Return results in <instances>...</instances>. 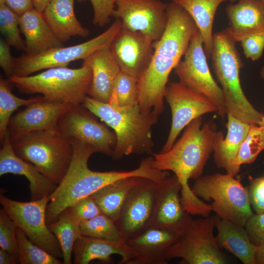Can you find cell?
I'll list each match as a JSON object with an SVG mask.
<instances>
[{
  "label": "cell",
  "instance_id": "cell-13",
  "mask_svg": "<svg viewBox=\"0 0 264 264\" xmlns=\"http://www.w3.org/2000/svg\"><path fill=\"white\" fill-rule=\"evenodd\" d=\"M82 104L72 105L60 118L56 130L63 136L92 146L97 152L112 156L116 136L105 123Z\"/></svg>",
  "mask_w": 264,
  "mask_h": 264
},
{
  "label": "cell",
  "instance_id": "cell-41",
  "mask_svg": "<svg viewBox=\"0 0 264 264\" xmlns=\"http://www.w3.org/2000/svg\"><path fill=\"white\" fill-rule=\"evenodd\" d=\"M248 191L251 207L256 214L264 212V175L254 178L248 176Z\"/></svg>",
  "mask_w": 264,
  "mask_h": 264
},
{
  "label": "cell",
  "instance_id": "cell-25",
  "mask_svg": "<svg viewBox=\"0 0 264 264\" xmlns=\"http://www.w3.org/2000/svg\"><path fill=\"white\" fill-rule=\"evenodd\" d=\"M72 253L75 264H88L94 260L110 263L113 262L111 256L115 254L121 257L120 264H128L133 257L126 241H113L83 236L75 241Z\"/></svg>",
  "mask_w": 264,
  "mask_h": 264
},
{
  "label": "cell",
  "instance_id": "cell-8",
  "mask_svg": "<svg viewBox=\"0 0 264 264\" xmlns=\"http://www.w3.org/2000/svg\"><path fill=\"white\" fill-rule=\"evenodd\" d=\"M191 189L199 198L212 200L213 211L221 219L245 227L254 214L248 189L228 174L201 176L195 180Z\"/></svg>",
  "mask_w": 264,
  "mask_h": 264
},
{
  "label": "cell",
  "instance_id": "cell-43",
  "mask_svg": "<svg viewBox=\"0 0 264 264\" xmlns=\"http://www.w3.org/2000/svg\"><path fill=\"white\" fill-rule=\"evenodd\" d=\"M245 227L251 242L258 246L264 242V212L253 214Z\"/></svg>",
  "mask_w": 264,
  "mask_h": 264
},
{
  "label": "cell",
  "instance_id": "cell-9",
  "mask_svg": "<svg viewBox=\"0 0 264 264\" xmlns=\"http://www.w3.org/2000/svg\"><path fill=\"white\" fill-rule=\"evenodd\" d=\"M215 216L192 219L168 250L167 260L182 259L187 264H225L227 258L214 235Z\"/></svg>",
  "mask_w": 264,
  "mask_h": 264
},
{
  "label": "cell",
  "instance_id": "cell-22",
  "mask_svg": "<svg viewBox=\"0 0 264 264\" xmlns=\"http://www.w3.org/2000/svg\"><path fill=\"white\" fill-rule=\"evenodd\" d=\"M229 34L236 42L254 35L264 34V1L238 0L225 8Z\"/></svg>",
  "mask_w": 264,
  "mask_h": 264
},
{
  "label": "cell",
  "instance_id": "cell-30",
  "mask_svg": "<svg viewBox=\"0 0 264 264\" xmlns=\"http://www.w3.org/2000/svg\"><path fill=\"white\" fill-rule=\"evenodd\" d=\"M227 0H172L182 7L191 16L203 40L207 58H210L213 45V26L219 5Z\"/></svg>",
  "mask_w": 264,
  "mask_h": 264
},
{
  "label": "cell",
  "instance_id": "cell-19",
  "mask_svg": "<svg viewBox=\"0 0 264 264\" xmlns=\"http://www.w3.org/2000/svg\"><path fill=\"white\" fill-rule=\"evenodd\" d=\"M72 105L48 101L42 96L11 116L7 129L11 139L34 131L56 130L60 118Z\"/></svg>",
  "mask_w": 264,
  "mask_h": 264
},
{
  "label": "cell",
  "instance_id": "cell-24",
  "mask_svg": "<svg viewBox=\"0 0 264 264\" xmlns=\"http://www.w3.org/2000/svg\"><path fill=\"white\" fill-rule=\"evenodd\" d=\"M227 133L217 132L213 143L214 161L219 168L235 177L239 173L234 166L241 145L247 135L251 124L244 122L226 111Z\"/></svg>",
  "mask_w": 264,
  "mask_h": 264
},
{
  "label": "cell",
  "instance_id": "cell-39",
  "mask_svg": "<svg viewBox=\"0 0 264 264\" xmlns=\"http://www.w3.org/2000/svg\"><path fill=\"white\" fill-rule=\"evenodd\" d=\"M94 12L92 20L95 26L102 27L108 24L115 7L117 0H89Z\"/></svg>",
  "mask_w": 264,
  "mask_h": 264
},
{
  "label": "cell",
  "instance_id": "cell-51",
  "mask_svg": "<svg viewBox=\"0 0 264 264\" xmlns=\"http://www.w3.org/2000/svg\"><path fill=\"white\" fill-rule=\"evenodd\" d=\"M79 2H82L84 1H86L87 0H77Z\"/></svg>",
  "mask_w": 264,
  "mask_h": 264
},
{
  "label": "cell",
  "instance_id": "cell-10",
  "mask_svg": "<svg viewBox=\"0 0 264 264\" xmlns=\"http://www.w3.org/2000/svg\"><path fill=\"white\" fill-rule=\"evenodd\" d=\"M122 27V21L116 19L104 32L84 43L54 48L33 55L25 54L16 58L12 76L26 77L43 69L66 67L71 62L80 59L84 60L94 51L104 47L110 46Z\"/></svg>",
  "mask_w": 264,
  "mask_h": 264
},
{
  "label": "cell",
  "instance_id": "cell-17",
  "mask_svg": "<svg viewBox=\"0 0 264 264\" xmlns=\"http://www.w3.org/2000/svg\"><path fill=\"white\" fill-rule=\"evenodd\" d=\"M110 48L120 71L139 79L148 67L154 52L153 42L139 31L122 27Z\"/></svg>",
  "mask_w": 264,
  "mask_h": 264
},
{
  "label": "cell",
  "instance_id": "cell-29",
  "mask_svg": "<svg viewBox=\"0 0 264 264\" xmlns=\"http://www.w3.org/2000/svg\"><path fill=\"white\" fill-rule=\"evenodd\" d=\"M142 178L130 176L118 179L105 185L90 196L101 213L115 222L129 195Z\"/></svg>",
  "mask_w": 264,
  "mask_h": 264
},
{
  "label": "cell",
  "instance_id": "cell-50",
  "mask_svg": "<svg viewBox=\"0 0 264 264\" xmlns=\"http://www.w3.org/2000/svg\"><path fill=\"white\" fill-rule=\"evenodd\" d=\"M238 0H227V1H230L231 3H233V2H234L236 1H238Z\"/></svg>",
  "mask_w": 264,
  "mask_h": 264
},
{
  "label": "cell",
  "instance_id": "cell-26",
  "mask_svg": "<svg viewBox=\"0 0 264 264\" xmlns=\"http://www.w3.org/2000/svg\"><path fill=\"white\" fill-rule=\"evenodd\" d=\"M20 28L25 38V51L27 55H36L64 46L53 33L43 13L34 8L20 16Z\"/></svg>",
  "mask_w": 264,
  "mask_h": 264
},
{
  "label": "cell",
  "instance_id": "cell-38",
  "mask_svg": "<svg viewBox=\"0 0 264 264\" xmlns=\"http://www.w3.org/2000/svg\"><path fill=\"white\" fill-rule=\"evenodd\" d=\"M17 225L5 210L0 209V247L18 259Z\"/></svg>",
  "mask_w": 264,
  "mask_h": 264
},
{
  "label": "cell",
  "instance_id": "cell-27",
  "mask_svg": "<svg viewBox=\"0 0 264 264\" xmlns=\"http://www.w3.org/2000/svg\"><path fill=\"white\" fill-rule=\"evenodd\" d=\"M216 238L219 246L238 258L244 264H255L258 246L253 243L244 226L215 216Z\"/></svg>",
  "mask_w": 264,
  "mask_h": 264
},
{
  "label": "cell",
  "instance_id": "cell-7",
  "mask_svg": "<svg viewBox=\"0 0 264 264\" xmlns=\"http://www.w3.org/2000/svg\"><path fill=\"white\" fill-rule=\"evenodd\" d=\"M11 142L18 156L33 164L58 185L62 181L73 154L69 139L56 130L32 132Z\"/></svg>",
  "mask_w": 264,
  "mask_h": 264
},
{
  "label": "cell",
  "instance_id": "cell-40",
  "mask_svg": "<svg viewBox=\"0 0 264 264\" xmlns=\"http://www.w3.org/2000/svg\"><path fill=\"white\" fill-rule=\"evenodd\" d=\"M68 207L80 223L101 214L97 204L90 196L80 199Z\"/></svg>",
  "mask_w": 264,
  "mask_h": 264
},
{
  "label": "cell",
  "instance_id": "cell-44",
  "mask_svg": "<svg viewBox=\"0 0 264 264\" xmlns=\"http://www.w3.org/2000/svg\"><path fill=\"white\" fill-rule=\"evenodd\" d=\"M10 45L3 38L0 39V66L3 70L6 77L8 78L13 75L15 58L12 56Z\"/></svg>",
  "mask_w": 264,
  "mask_h": 264
},
{
  "label": "cell",
  "instance_id": "cell-45",
  "mask_svg": "<svg viewBox=\"0 0 264 264\" xmlns=\"http://www.w3.org/2000/svg\"><path fill=\"white\" fill-rule=\"evenodd\" d=\"M5 4L19 16L34 8L32 0H6Z\"/></svg>",
  "mask_w": 264,
  "mask_h": 264
},
{
  "label": "cell",
  "instance_id": "cell-11",
  "mask_svg": "<svg viewBox=\"0 0 264 264\" xmlns=\"http://www.w3.org/2000/svg\"><path fill=\"white\" fill-rule=\"evenodd\" d=\"M207 58L202 36L197 27L183 60L174 69L175 73L180 83L213 102L218 108V114L223 117L226 109L223 91L211 73Z\"/></svg>",
  "mask_w": 264,
  "mask_h": 264
},
{
  "label": "cell",
  "instance_id": "cell-23",
  "mask_svg": "<svg viewBox=\"0 0 264 264\" xmlns=\"http://www.w3.org/2000/svg\"><path fill=\"white\" fill-rule=\"evenodd\" d=\"M83 63L90 67L92 73L88 96L99 102L109 103L115 81L120 71L110 46L94 51L83 60Z\"/></svg>",
  "mask_w": 264,
  "mask_h": 264
},
{
  "label": "cell",
  "instance_id": "cell-33",
  "mask_svg": "<svg viewBox=\"0 0 264 264\" xmlns=\"http://www.w3.org/2000/svg\"><path fill=\"white\" fill-rule=\"evenodd\" d=\"M16 235L21 264H62L64 262L33 243L18 227Z\"/></svg>",
  "mask_w": 264,
  "mask_h": 264
},
{
  "label": "cell",
  "instance_id": "cell-46",
  "mask_svg": "<svg viewBox=\"0 0 264 264\" xmlns=\"http://www.w3.org/2000/svg\"><path fill=\"white\" fill-rule=\"evenodd\" d=\"M19 260L7 251L0 249V264H16Z\"/></svg>",
  "mask_w": 264,
  "mask_h": 264
},
{
  "label": "cell",
  "instance_id": "cell-18",
  "mask_svg": "<svg viewBox=\"0 0 264 264\" xmlns=\"http://www.w3.org/2000/svg\"><path fill=\"white\" fill-rule=\"evenodd\" d=\"M181 190V185L175 174L158 183L150 226L169 229L178 234L184 230L193 218L182 205Z\"/></svg>",
  "mask_w": 264,
  "mask_h": 264
},
{
  "label": "cell",
  "instance_id": "cell-47",
  "mask_svg": "<svg viewBox=\"0 0 264 264\" xmlns=\"http://www.w3.org/2000/svg\"><path fill=\"white\" fill-rule=\"evenodd\" d=\"M255 264H264V242L258 246L255 256Z\"/></svg>",
  "mask_w": 264,
  "mask_h": 264
},
{
  "label": "cell",
  "instance_id": "cell-34",
  "mask_svg": "<svg viewBox=\"0 0 264 264\" xmlns=\"http://www.w3.org/2000/svg\"><path fill=\"white\" fill-rule=\"evenodd\" d=\"M264 150V126L251 124L247 136L242 142L234 166L239 172L241 166L255 161L260 153Z\"/></svg>",
  "mask_w": 264,
  "mask_h": 264
},
{
  "label": "cell",
  "instance_id": "cell-37",
  "mask_svg": "<svg viewBox=\"0 0 264 264\" xmlns=\"http://www.w3.org/2000/svg\"><path fill=\"white\" fill-rule=\"evenodd\" d=\"M19 27L20 16L6 4H0V31L4 40L17 49L25 51V43Z\"/></svg>",
  "mask_w": 264,
  "mask_h": 264
},
{
  "label": "cell",
  "instance_id": "cell-3",
  "mask_svg": "<svg viewBox=\"0 0 264 264\" xmlns=\"http://www.w3.org/2000/svg\"><path fill=\"white\" fill-rule=\"evenodd\" d=\"M70 141L73 148L72 160L63 180L50 196L46 210L47 225L55 221L66 208L116 180L130 176H140L159 182L165 176L163 171L154 167L152 155L142 160L139 167L132 171H91L88 167V160L97 150L80 140L71 139Z\"/></svg>",
  "mask_w": 264,
  "mask_h": 264
},
{
  "label": "cell",
  "instance_id": "cell-28",
  "mask_svg": "<svg viewBox=\"0 0 264 264\" xmlns=\"http://www.w3.org/2000/svg\"><path fill=\"white\" fill-rule=\"evenodd\" d=\"M74 2V0H51L42 12L53 33L62 43L73 36L87 38L90 33L76 18Z\"/></svg>",
  "mask_w": 264,
  "mask_h": 264
},
{
  "label": "cell",
  "instance_id": "cell-36",
  "mask_svg": "<svg viewBox=\"0 0 264 264\" xmlns=\"http://www.w3.org/2000/svg\"><path fill=\"white\" fill-rule=\"evenodd\" d=\"M138 79L120 71L115 81L109 104L125 107L138 103Z\"/></svg>",
  "mask_w": 264,
  "mask_h": 264
},
{
  "label": "cell",
  "instance_id": "cell-31",
  "mask_svg": "<svg viewBox=\"0 0 264 264\" xmlns=\"http://www.w3.org/2000/svg\"><path fill=\"white\" fill-rule=\"evenodd\" d=\"M80 222L74 217L69 207L64 210L56 220L48 227L55 236L61 247L65 264H72V254L75 241L82 235Z\"/></svg>",
  "mask_w": 264,
  "mask_h": 264
},
{
  "label": "cell",
  "instance_id": "cell-49",
  "mask_svg": "<svg viewBox=\"0 0 264 264\" xmlns=\"http://www.w3.org/2000/svg\"><path fill=\"white\" fill-rule=\"evenodd\" d=\"M260 76L262 79H263L264 80V66L261 69ZM263 125L264 126V115L263 116L262 123L261 125Z\"/></svg>",
  "mask_w": 264,
  "mask_h": 264
},
{
  "label": "cell",
  "instance_id": "cell-42",
  "mask_svg": "<svg viewBox=\"0 0 264 264\" xmlns=\"http://www.w3.org/2000/svg\"><path fill=\"white\" fill-rule=\"evenodd\" d=\"M245 57L254 62L263 55L264 50V34L250 36L241 42Z\"/></svg>",
  "mask_w": 264,
  "mask_h": 264
},
{
  "label": "cell",
  "instance_id": "cell-4",
  "mask_svg": "<svg viewBox=\"0 0 264 264\" xmlns=\"http://www.w3.org/2000/svg\"><path fill=\"white\" fill-rule=\"evenodd\" d=\"M82 105L115 132L116 144L113 159L119 160L131 154H152L154 143L152 128L159 116L153 110L144 113L138 103L118 107L99 102L88 95Z\"/></svg>",
  "mask_w": 264,
  "mask_h": 264
},
{
  "label": "cell",
  "instance_id": "cell-5",
  "mask_svg": "<svg viewBox=\"0 0 264 264\" xmlns=\"http://www.w3.org/2000/svg\"><path fill=\"white\" fill-rule=\"evenodd\" d=\"M236 43L226 28L213 34L212 67L221 87L226 111L244 122L261 125L264 115L249 101L241 87L240 72L243 63Z\"/></svg>",
  "mask_w": 264,
  "mask_h": 264
},
{
  "label": "cell",
  "instance_id": "cell-21",
  "mask_svg": "<svg viewBox=\"0 0 264 264\" xmlns=\"http://www.w3.org/2000/svg\"><path fill=\"white\" fill-rule=\"evenodd\" d=\"M178 234L150 226L139 234L126 241L133 257L128 264H166V253Z\"/></svg>",
  "mask_w": 264,
  "mask_h": 264
},
{
  "label": "cell",
  "instance_id": "cell-48",
  "mask_svg": "<svg viewBox=\"0 0 264 264\" xmlns=\"http://www.w3.org/2000/svg\"><path fill=\"white\" fill-rule=\"evenodd\" d=\"M51 0H32L34 8L40 12H43Z\"/></svg>",
  "mask_w": 264,
  "mask_h": 264
},
{
  "label": "cell",
  "instance_id": "cell-35",
  "mask_svg": "<svg viewBox=\"0 0 264 264\" xmlns=\"http://www.w3.org/2000/svg\"><path fill=\"white\" fill-rule=\"evenodd\" d=\"M80 226L83 236L113 241L124 240L115 222L102 213L82 221Z\"/></svg>",
  "mask_w": 264,
  "mask_h": 264
},
{
  "label": "cell",
  "instance_id": "cell-12",
  "mask_svg": "<svg viewBox=\"0 0 264 264\" xmlns=\"http://www.w3.org/2000/svg\"><path fill=\"white\" fill-rule=\"evenodd\" d=\"M50 196L29 202L10 199L1 194L2 208L33 243L52 255L63 258V252L55 236L49 230L46 221V210Z\"/></svg>",
  "mask_w": 264,
  "mask_h": 264
},
{
  "label": "cell",
  "instance_id": "cell-6",
  "mask_svg": "<svg viewBox=\"0 0 264 264\" xmlns=\"http://www.w3.org/2000/svg\"><path fill=\"white\" fill-rule=\"evenodd\" d=\"M92 78L90 67L83 63L78 68L52 67L35 75L7 79L22 93H41L46 101L75 105L88 95Z\"/></svg>",
  "mask_w": 264,
  "mask_h": 264
},
{
  "label": "cell",
  "instance_id": "cell-16",
  "mask_svg": "<svg viewBox=\"0 0 264 264\" xmlns=\"http://www.w3.org/2000/svg\"><path fill=\"white\" fill-rule=\"evenodd\" d=\"M158 183L143 177L129 195L115 221L125 241L139 234L150 226Z\"/></svg>",
  "mask_w": 264,
  "mask_h": 264
},
{
  "label": "cell",
  "instance_id": "cell-2",
  "mask_svg": "<svg viewBox=\"0 0 264 264\" xmlns=\"http://www.w3.org/2000/svg\"><path fill=\"white\" fill-rule=\"evenodd\" d=\"M217 132L208 122L202 127V116L191 121L179 139L166 152L153 153V166L160 171H171L181 185L180 200L184 209L190 215L210 216L212 208L196 196L189 185L190 179L202 176L204 167L213 152Z\"/></svg>",
  "mask_w": 264,
  "mask_h": 264
},
{
  "label": "cell",
  "instance_id": "cell-1",
  "mask_svg": "<svg viewBox=\"0 0 264 264\" xmlns=\"http://www.w3.org/2000/svg\"><path fill=\"white\" fill-rule=\"evenodd\" d=\"M167 11L166 29L161 37L153 42L151 63L138 80V106L144 113L153 110L160 115L163 112L169 75L186 53L197 28L191 16L179 4L172 1Z\"/></svg>",
  "mask_w": 264,
  "mask_h": 264
},
{
  "label": "cell",
  "instance_id": "cell-14",
  "mask_svg": "<svg viewBox=\"0 0 264 264\" xmlns=\"http://www.w3.org/2000/svg\"><path fill=\"white\" fill-rule=\"evenodd\" d=\"M164 98L171 110L172 124L161 153L172 148L181 131L191 121L206 113L218 112L213 102L179 82H171L167 86Z\"/></svg>",
  "mask_w": 264,
  "mask_h": 264
},
{
  "label": "cell",
  "instance_id": "cell-15",
  "mask_svg": "<svg viewBox=\"0 0 264 264\" xmlns=\"http://www.w3.org/2000/svg\"><path fill=\"white\" fill-rule=\"evenodd\" d=\"M168 4L161 0H117L112 17L122 21V27L140 32L154 42L167 26Z\"/></svg>",
  "mask_w": 264,
  "mask_h": 264
},
{
  "label": "cell",
  "instance_id": "cell-20",
  "mask_svg": "<svg viewBox=\"0 0 264 264\" xmlns=\"http://www.w3.org/2000/svg\"><path fill=\"white\" fill-rule=\"evenodd\" d=\"M1 143L0 176L8 173L24 176L29 182L31 200L50 196L58 185L42 174L33 164L16 154L7 131Z\"/></svg>",
  "mask_w": 264,
  "mask_h": 264
},
{
  "label": "cell",
  "instance_id": "cell-32",
  "mask_svg": "<svg viewBox=\"0 0 264 264\" xmlns=\"http://www.w3.org/2000/svg\"><path fill=\"white\" fill-rule=\"evenodd\" d=\"M7 80L0 79V140L1 143L8 129L10 118L14 111L20 107L26 106L40 100L42 97L24 99L12 93L10 84Z\"/></svg>",
  "mask_w": 264,
  "mask_h": 264
}]
</instances>
